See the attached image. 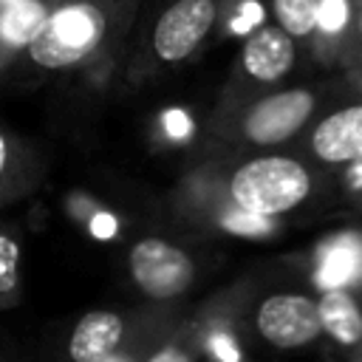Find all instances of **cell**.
I'll use <instances>...</instances> for the list:
<instances>
[{"label":"cell","mask_w":362,"mask_h":362,"mask_svg":"<svg viewBox=\"0 0 362 362\" xmlns=\"http://www.w3.org/2000/svg\"><path fill=\"white\" fill-rule=\"evenodd\" d=\"M348 34L354 37V42L362 45V0H354L351 14H348Z\"/></svg>","instance_id":"obj_20"},{"label":"cell","mask_w":362,"mask_h":362,"mask_svg":"<svg viewBox=\"0 0 362 362\" xmlns=\"http://www.w3.org/2000/svg\"><path fill=\"white\" fill-rule=\"evenodd\" d=\"M102 362H127V359H122V356H113V354H110V356H105Z\"/></svg>","instance_id":"obj_23"},{"label":"cell","mask_w":362,"mask_h":362,"mask_svg":"<svg viewBox=\"0 0 362 362\" xmlns=\"http://www.w3.org/2000/svg\"><path fill=\"white\" fill-rule=\"evenodd\" d=\"M362 277V238L339 235L328 240L317 260V286L322 288H342Z\"/></svg>","instance_id":"obj_12"},{"label":"cell","mask_w":362,"mask_h":362,"mask_svg":"<svg viewBox=\"0 0 362 362\" xmlns=\"http://www.w3.org/2000/svg\"><path fill=\"white\" fill-rule=\"evenodd\" d=\"M150 362H189V359H187L184 354H178V351H170V348H167V351L156 354V356H153Z\"/></svg>","instance_id":"obj_21"},{"label":"cell","mask_w":362,"mask_h":362,"mask_svg":"<svg viewBox=\"0 0 362 362\" xmlns=\"http://www.w3.org/2000/svg\"><path fill=\"white\" fill-rule=\"evenodd\" d=\"M232 0H141L133 25V68L181 65L195 57L223 20Z\"/></svg>","instance_id":"obj_2"},{"label":"cell","mask_w":362,"mask_h":362,"mask_svg":"<svg viewBox=\"0 0 362 362\" xmlns=\"http://www.w3.org/2000/svg\"><path fill=\"white\" fill-rule=\"evenodd\" d=\"M130 269L136 283L153 297H173L192 277L187 255L164 240H141L130 255Z\"/></svg>","instance_id":"obj_5"},{"label":"cell","mask_w":362,"mask_h":362,"mask_svg":"<svg viewBox=\"0 0 362 362\" xmlns=\"http://www.w3.org/2000/svg\"><path fill=\"white\" fill-rule=\"evenodd\" d=\"M57 0H14L0 6V82L20 62Z\"/></svg>","instance_id":"obj_7"},{"label":"cell","mask_w":362,"mask_h":362,"mask_svg":"<svg viewBox=\"0 0 362 362\" xmlns=\"http://www.w3.org/2000/svg\"><path fill=\"white\" fill-rule=\"evenodd\" d=\"M40 178V158L34 147L0 122V209L23 201Z\"/></svg>","instance_id":"obj_9"},{"label":"cell","mask_w":362,"mask_h":362,"mask_svg":"<svg viewBox=\"0 0 362 362\" xmlns=\"http://www.w3.org/2000/svg\"><path fill=\"white\" fill-rule=\"evenodd\" d=\"M351 184L354 187H362V158H356V164L351 170Z\"/></svg>","instance_id":"obj_22"},{"label":"cell","mask_w":362,"mask_h":362,"mask_svg":"<svg viewBox=\"0 0 362 362\" xmlns=\"http://www.w3.org/2000/svg\"><path fill=\"white\" fill-rule=\"evenodd\" d=\"M122 339V320L110 311H90L85 314L68 339V359L71 362H102L116 351Z\"/></svg>","instance_id":"obj_11"},{"label":"cell","mask_w":362,"mask_h":362,"mask_svg":"<svg viewBox=\"0 0 362 362\" xmlns=\"http://www.w3.org/2000/svg\"><path fill=\"white\" fill-rule=\"evenodd\" d=\"M274 23L297 42L314 40L322 31V0H269Z\"/></svg>","instance_id":"obj_15"},{"label":"cell","mask_w":362,"mask_h":362,"mask_svg":"<svg viewBox=\"0 0 362 362\" xmlns=\"http://www.w3.org/2000/svg\"><path fill=\"white\" fill-rule=\"evenodd\" d=\"M320 320H322L325 331L345 345H351L362 337V317H359L354 300L342 288H325V297L320 303Z\"/></svg>","instance_id":"obj_14"},{"label":"cell","mask_w":362,"mask_h":362,"mask_svg":"<svg viewBox=\"0 0 362 362\" xmlns=\"http://www.w3.org/2000/svg\"><path fill=\"white\" fill-rule=\"evenodd\" d=\"M223 226H226L229 232H238V235H266V232L272 229L269 215L249 212V209H243L240 204L223 215Z\"/></svg>","instance_id":"obj_16"},{"label":"cell","mask_w":362,"mask_h":362,"mask_svg":"<svg viewBox=\"0 0 362 362\" xmlns=\"http://www.w3.org/2000/svg\"><path fill=\"white\" fill-rule=\"evenodd\" d=\"M308 192V175L305 170L291 158H257L238 170L232 178V195L235 201L260 215L283 212L294 204H300Z\"/></svg>","instance_id":"obj_3"},{"label":"cell","mask_w":362,"mask_h":362,"mask_svg":"<svg viewBox=\"0 0 362 362\" xmlns=\"http://www.w3.org/2000/svg\"><path fill=\"white\" fill-rule=\"evenodd\" d=\"M3 3H14V0H0V6H3Z\"/></svg>","instance_id":"obj_24"},{"label":"cell","mask_w":362,"mask_h":362,"mask_svg":"<svg viewBox=\"0 0 362 362\" xmlns=\"http://www.w3.org/2000/svg\"><path fill=\"white\" fill-rule=\"evenodd\" d=\"M0 362H6V359H0Z\"/></svg>","instance_id":"obj_25"},{"label":"cell","mask_w":362,"mask_h":362,"mask_svg":"<svg viewBox=\"0 0 362 362\" xmlns=\"http://www.w3.org/2000/svg\"><path fill=\"white\" fill-rule=\"evenodd\" d=\"M314 153L325 161L362 158V105L345 107L322 119L314 130Z\"/></svg>","instance_id":"obj_10"},{"label":"cell","mask_w":362,"mask_h":362,"mask_svg":"<svg viewBox=\"0 0 362 362\" xmlns=\"http://www.w3.org/2000/svg\"><path fill=\"white\" fill-rule=\"evenodd\" d=\"M164 127H167V133H170L173 139H184V136L189 133V119H187L181 110H170V113L164 116Z\"/></svg>","instance_id":"obj_18"},{"label":"cell","mask_w":362,"mask_h":362,"mask_svg":"<svg viewBox=\"0 0 362 362\" xmlns=\"http://www.w3.org/2000/svg\"><path fill=\"white\" fill-rule=\"evenodd\" d=\"M139 11L141 0H57L14 68L23 76L96 68L127 48Z\"/></svg>","instance_id":"obj_1"},{"label":"cell","mask_w":362,"mask_h":362,"mask_svg":"<svg viewBox=\"0 0 362 362\" xmlns=\"http://www.w3.org/2000/svg\"><path fill=\"white\" fill-rule=\"evenodd\" d=\"M297 59V40L283 31L277 23L260 25L249 34V40L240 48V71L263 85L280 82Z\"/></svg>","instance_id":"obj_6"},{"label":"cell","mask_w":362,"mask_h":362,"mask_svg":"<svg viewBox=\"0 0 362 362\" xmlns=\"http://www.w3.org/2000/svg\"><path fill=\"white\" fill-rule=\"evenodd\" d=\"M90 232L96 238H113L116 235V218L107 215V212H99L93 221H90Z\"/></svg>","instance_id":"obj_19"},{"label":"cell","mask_w":362,"mask_h":362,"mask_svg":"<svg viewBox=\"0 0 362 362\" xmlns=\"http://www.w3.org/2000/svg\"><path fill=\"white\" fill-rule=\"evenodd\" d=\"M314 93L305 88H291L280 93H269L255 102L243 119V133L257 144H274L297 133L314 110Z\"/></svg>","instance_id":"obj_4"},{"label":"cell","mask_w":362,"mask_h":362,"mask_svg":"<svg viewBox=\"0 0 362 362\" xmlns=\"http://www.w3.org/2000/svg\"><path fill=\"white\" fill-rule=\"evenodd\" d=\"M209 351H212L221 362H238V359H240L235 339L226 337V334H212V339H209Z\"/></svg>","instance_id":"obj_17"},{"label":"cell","mask_w":362,"mask_h":362,"mask_svg":"<svg viewBox=\"0 0 362 362\" xmlns=\"http://www.w3.org/2000/svg\"><path fill=\"white\" fill-rule=\"evenodd\" d=\"M257 325H260V334L266 339L288 348V345L308 342L320 331L322 320H320V311L305 297L283 294V297H272L263 303Z\"/></svg>","instance_id":"obj_8"},{"label":"cell","mask_w":362,"mask_h":362,"mask_svg":"<svg viewBox=\"0 0 362 362\" xmlns=\"http://www.w3.org/2000/svg\"><path fill=\"white\" fill-rule=\"evenodd\" d=\"M23 300V240L14 223L0 221V311Z\"/></svg>","instance_id":"obj_13"}]
</instances>
